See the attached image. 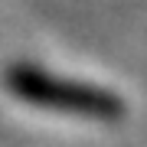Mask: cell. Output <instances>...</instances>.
I'll use <instances>...</instances> for the list:
<instances>
[{
  "label": "cell",
  "instance_id": "1",
  "mask_svg": "<svg viewBox=\"0 0 147 147\" xmlns=\"http://www.w3.org/2000/svg\"><path fill=\"white\" fill-rule=\"evenodd\" d=\"M3 85L10 88L13 98L46 108V111L82 115V118H95V121H118L124 115V101L111 88H101V85H92V82H75V79H65V75H53L30 62L10 65L3 75Z\"/></svg>",
  "mask_w": 147,
  "mask_h": 147
}]
</instances>
